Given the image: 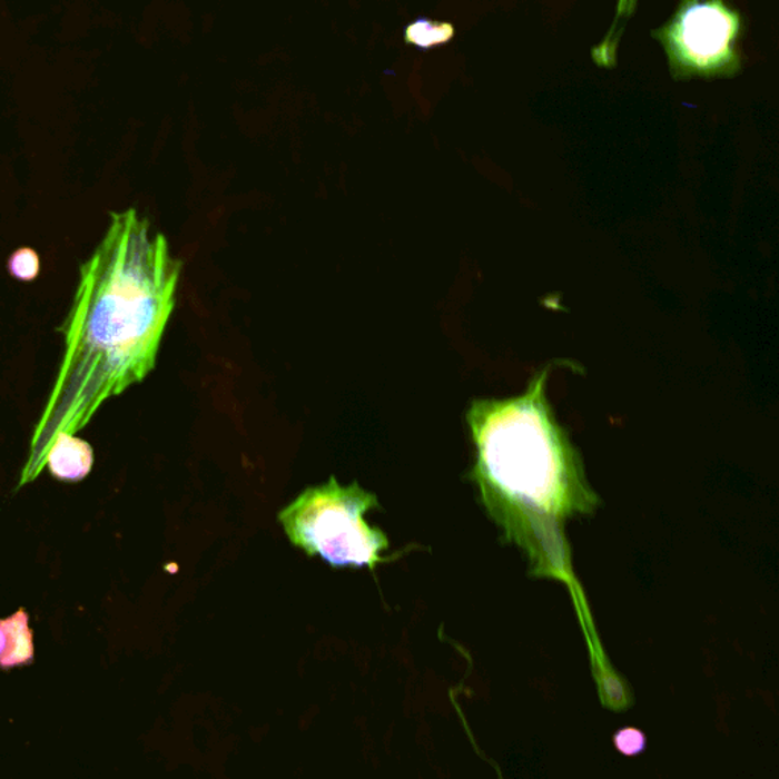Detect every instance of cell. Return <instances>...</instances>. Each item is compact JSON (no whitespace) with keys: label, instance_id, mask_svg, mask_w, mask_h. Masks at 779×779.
Instances as JSON below:
<instances>
[{"label":"cell","instance_id":"obj_1","mask_svg":"<svg viewBox=\"0 0 779 779\" xmlns=\"http://www.w3.org/2000/svg\"><path fill=\"white\" fill-rule=\"evenodd\" d=\"M180 273L167 238L138 210L111 214L61 327L65 354L41 417V431L56 426L52 441L156 367Z\"/></svg>","mask_w":779,"mask_h":779},{"label":"cell","instance_id":"obj_2","mask_svg":"<svg viewBox=\"0 0 779 779\" xmlns=\"http://www.w3.org/2000/svg\"><path fill=\"white\" fill-rule=\"evenodd\" d=\"M550 368L521 395L475 400L467 410L474 476L489 511L539 565L562 570L559 521L594 503L582 466L546 397Z\"/></svg>","mask_w":779,"mask_h":779},{"label":"cell","instance_id":"obj_3","mask_svg":"<svg viewBox=\"0 0 779 779\" xmlns=\"http://www.w3.org/2000/svg\"><path fill=\"white\" fill-rule=\"evenodd\" d=\"M379 509L373 493L358 484L342 486L331 479L323 486L306 489L279 513L280 524L293 545L333 566H367L387 562V534L372 527L366 515Z\"/></svg>","mask_w":779,"mask_h":779},{"label":"cell","instance_id":"obj_4","mask_svg":"<svg viewBox=\"0 0 779 779\" xmlns=\"http://www.w3.org/2000/svg\"><path fill=\"white\" fill-rule=\"evenodd\" d=\"M739 19L720 0L693 2L679 12L669 31V52L683 68L716 72L731 63Z\"/></svg>","mask_w":779,"mask_h":779},{"label":"cell","instance_id":"obj_5","mask_svg":"<svg viewBox=\"0 0 779 779\" xmlns=\"http://www.w3.org/2000/svg\"><path fill=\"white\" fill-rule=\"evenodd\" d=\"M48 467L61 482H81L93 466V450L89 443L70 433H58L49 446Z\"/></svg>","mask_w":779,"mask_h":779},{"label":"cell","instance_id":"obj_6","mask_svg":"<svg viewBox=\"0 0 779 779\" xmlns=\"http://www.w3.org/2000/svg\"><path fill=\"white\" fill-rule=\"evenodd\" d=\"M2 621L7 632V645L0 654V667L8 670L12 667L31 664L34 659V642L28 624V613L24 609H20L18 613Z\"/></svg>","mask_w":779,"mask_h":779},{"label":"cell","instance_id":"obj_7","mask_svg":"<svg viewBox=\"0 0 779 779\" xmlns=\"http://www.w3.org/2000/svg\"><path fill=\"white\" fill-rule=\"evenodd\" d=\"M454 34L455 29L451 23L417 19L405 28L404 40L410 47L430 51V49L442 47V45L453 40Z\"/></svg>","mask_w":779,"mask_h":779},{"label":"cell","instance_id":"obj_8","mask_svg":"<svg viewBox=\"0 0 779 779\" xmlns=\"http://www.w3.org/2000/svg\"><path fill=\"white\" fill-rule=\"evenodd\" d=\"M8 272L19 280H32L39 276L40 259L32 248H19L8 259Z\"/></svg>","mask_w":779,"mask_h":779},{"label":"cell","instance_id":"obj_9","mask_svg":"<svg viewBox=\"0 0 779 779\" xmlns=\"http://www.w3.org/2000/svg\"><path fill=\"white\" fill-rule=\"evenodd\" d=\"M7 645V632L6 628H3V621L0 620V654L3 653V650H6Z\"/></svg>","mask_w":779,"mask_h":779}]
</instances>
